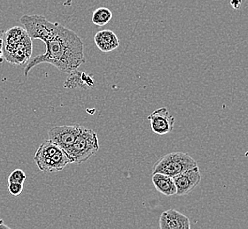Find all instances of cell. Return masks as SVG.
<instances>
[{
    "label": "cell",
    "mask_w": 248,
    "mask_h": 229,
    "mask_svg": "<svg viewBox=\"0 0 248 229\" xmlns=\"http://www.w3.org/2000/svg\"><path fill=\"white\" fill-rule=\"evenodd\" d=\"M46 51L37 55L26 65L24 75L40 64H50L58 70L69 74L85 64L84 45L79 35L74 31L54 22L48 38L44 42Z\"/></svg>",
    "instance_id": "1"
},
{
    "label": "cell",
    "mask_w": 248,
    "mask_h": 229,
    "mask_svg": "<svg viewBox=\"0 0 248 229\" xmlns=\"http://www.w3.org/2000/svg\"><path fill=\"white\" fill-rule=\"evenodd\" d=\"M2 50L5 60L10 64L27 65L33 50L32 39L25 29L16 26L4 33Z\"/></svg>",
    "instance_id": "2"
},
{
    "label": "cell",
    "mask_w": 248,
    "mask_h": 229,
    "mask_svg": "<svg viewBox=\"0 0 248 229\" xmlns=\"http://www.w3.org/2000/svg\"><path fill=\"white\" fill-rule=\"evenodd\" d=\"M35 164L45 173H53L64 170L71 164L65 150L50 140L40 144L34 157Z\"/></svg>",
    "instance_id": "3"
},
{
    "label": "cell",
    "mask_w": 248,
    "mask_h": 229,
    "mask_svg": "<svg viewBox=\"0 0 248 229\" xmlns=\"http://www.w3.org/2000/svg\"><path fill=\"white\" fill-rule=\"evenodd\" d=\"M99 150L97 133L93 129L81 126L74 143L65 151L71 163L81 164L95 155Z\"/></svg>",
    "instance_id": "4"
},
{
    "label": "cell",
    "mask_w": 248,
    "mask_h": 229,
    "mask_svg": "<svg viewBox=\"0 0 248 229\" xmlns=\"http://www.w3.org/2000/svg\"><path fill=\"white\" fill-rule=\"evenodd\" d=\"M197 166V162L188 154L173 152L159 159L153 166L152 173H162L174 177Z\"/></svg>",
    "instance_id": "5"
},
{
    "label": "cell",
    "mask_w": 248,
    "mask_h": 229,
    "mask_svg": "<svg viewBox=\"0 0 248 229\" xmlns=\"http://www.w3.org/2000/svg\"><path fill=\"white\" fill-rule=\"evenodd\" d=\"M81 126L79 125L55 126L49 130V140L66 151L79 134Z\"/></svg>",
    "instance_id": "6"
},
{
    "label": "cell",
    "mask_w": 248,
    "mask_h": 229,
    "mask_svg": "<svg viewBox=\"0 0 248 229\" xmlns=\"http://www.w3.org/2000/svg\"><path fill=\"white\" fill-rule=\"evenodd\" d=\"M148 119L152 131L155 134H168L173 130L175 117L165 107L154 110L149 114Z\"/></svg>",
    "instance_id": "7"
},
{
    "label": "cell",
    "mask_w": 248,
    "mask_h": 229,
    "mask_svg": "<svg viewBox=\"0 0 248 229\" xmlns=\"http://www.w3.org/2000/svg\"><path fill=\"white\" fill-rule=\"evenodd\" d=\"M173 178L177 187V195L179 196L189 194L202 180L198 166L184 171L181 174L174 176Z\"/></svg>",
    "instance_id": "8"
},
{
    "label": "cell",
    "mask_w": 248,
    "mask_h": 229,
    "mask_svg": "<svg viewBox=\"0 0 248 229\" xmlns=\"http://www.w3.org/2000/svg\"><path fill=\"white\" fill-rule=\"evenodd\" d=\"M159 228L161 229H190V219L175 209L164 212L159 219Z\"/></svg>",
    "instance_id": "9"
},
{
    "label": "cell",
    "mask_w": 248,
    "mask_h": 229,
    "mask_svg": "<svg viewBox=\"0 0 248 229\" xmlns=\"http://www.w3.org/2000/svg\"><path fill=\"white\" fill-rule=\"evenodd\" d=\"M94 43L101 51L109 53L119 48V40L114 32L102 30L94 35Z\"/></svg>",
    "instance_id": "10"
},
{
    "label": "cell",
    "mask_w": 248,
    "mask_h": 229,
    "mask_svg": "<svg viewBox=\"0 0 248 229\" xmlns=\"http://www.w3.org/2000/svg\"><path fill=\"white\" fill-rule=\"evenodd\" d=\"M152 183L161 194L167 197L177 194V187L174 178L168 174L155 173L152 175Z\"/></svg>",
    "instance_id": "11"
},
{
    "label": "cell",
    "mask_w": 248,
    "mask_h": 229,
    "mask_svg": "<svg viewBox=\"0 0 248 229\" xmlns=\"http://www.w3.org/2000/svg\"><path fill=\"white\" fill-rule=\"evenodd\" d=\"M94 85V80H92L90 76L86 74L85 72L75 70L70 72L69 77L65 81V87L71 88V89L76 88V87L88 89L90 87H93Z\"/></svg>",
    "instance_id": "12"
},
{
    "label": "cell",
    "mask_w": 248,
    "mask_h": 229,
    "mask_svg": "<svg viewBox=\"0 0 248 229\" xmlns=\"http://www.w3.org/2000/svg\"><path fill=\"white\" fill-rule=\"evenodd\" d=\"M112 12L109 8L106 7H99L96 10L94 11L92 15V22L94 25L105 26L108 24L112 19Z\"/></svg>",
    "instance_id": "13"
},
{
    "label": "cell",
    "mask_w": 248,
    "mask_h": 229,
    "mask_svg": "<svg viewBox=\"0 0 248 229\" xmlns=\"http://www.w3.org/2000/svg\"><path fill=\"white\" fill-rule=\"evenodd\" d=\"M26 173L22 170H15L11 173L8 177V183H19L24 184L26 181Z\"/></svg>",
    "instance_id": "14"
},
{
    "label": "cell",
    "mask_w": 248,
    "mask_h": 229,
    "mask_svg": "<svg viewBox=\"0 0 248 229\" xmlns=\"http://www.w3.org/2000/svg\"><path fill=\"white\" fill-rule=\"evenodd\" d=\"M8 190H9L11 195H13L15 197H18V196H20L21 194V192L23 190V184L9 183Z\"/></svg>",
    "instance_id": "15"
},
{
    "label": "cell",
    "mask_w": 248,
    "mask_h": 229,
    "mask_svg": "<svg viewBox=\"0 0 248 229\" xmlns=\"http://www.w3.org/2000/svg\"><path fill=\"white\" fill-rule=\"evenodd\" d=\"M241 1L242 0H231V5L235 9H238L241 5Z\"/></svg>",
    "instance_id": "16"
},
{
    "label": "cell",
    "mask_w": 248,
    "mask_h": 229,
    "mask_svg": "<svg viewBox=\"0 0 248 229\" xmlns=\"http://www.w3.org/2000/svg\"><path fill=\"white\" fill-rule=\"evenodd\" d=\"M0 229H10L8 226H6L4 222V220L0 218Z\"/></svg>",
    "instance_id": "17"
},
{
    "label": "cell",
    "mask_w": 248,
    "mask_h": 229,
    "mask_svg": "<svg viewBox=\"0 0 248 229\" xmlns=\"http://www.w3.org/2000/svg\"><path fill=\"white\" fill-rule=\"evenodd\" d=\"M3 50H2V47H0V62H2V59H3Z\"/></svg>",
    "instance_id": "18"
}]
</instances>
